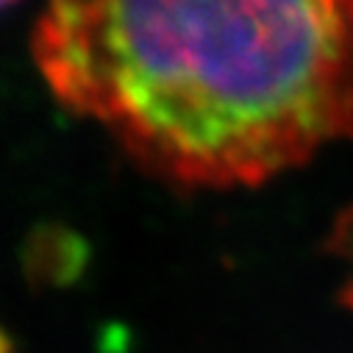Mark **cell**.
Segmentation results:
<instances>
[{"label": "cell", "mask_w": 353, "mask_h": 353, "mask_svg": "<svg viewBox=\"0 0 353 353\" xmlns=\"http://www.w3.org/2000/svg\"><path fill=\"white\" fill-rule=\"evenodd\" d=\"M12 3H17V0H0V9H6V6H12Z\"/></svg>", "instance_id": "obj_3"}, {"label": "cell", "mask_w": 353, "mask_h": 353, "mask_svg": "<svg viewBox=\"0 0 353 353\" xmlns=\"http://www.w3.org/2000/svg\"><path fill=\"white\" fill-rule=\"evenodd\" d=\"M325 253L339 273V303L353 309V206L342 209L325 236Z\"/></svg>", "instance_id": "obj_2"}, {"label": "cell", "mask_w": 353, "mask_h": 353, "mask_svg": "<svg viewBox=\"0 0 353 353\" xmlns=\"http://www.w3.org/2000/svg\"><path fill=\"white\" fill-rule=\"evenodd\" d=\"M31 59L167 187H261L353 139V0H42Z\"/></svg>", "instance_id": "obj_1"}]
</instances>
